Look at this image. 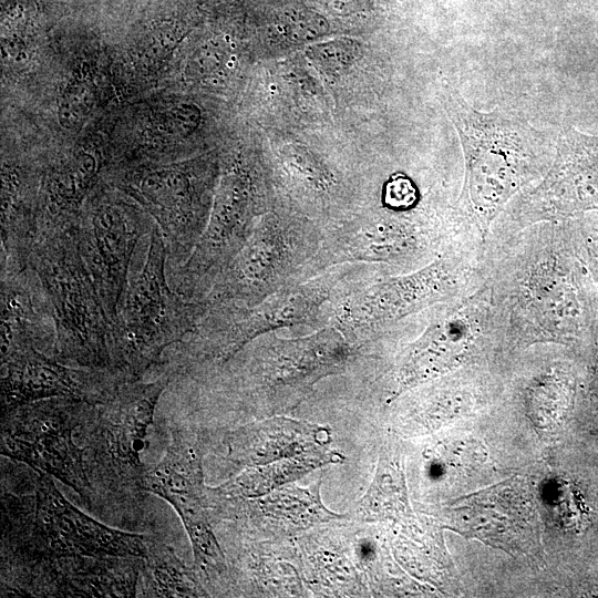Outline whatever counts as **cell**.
<instances>
[{"mask_svg":"<svg viewBox=\"0 0 598 598\" xmlns=\"http://www.w3.org/2000/svg\"><path fill=\"white\" fill-rule=\"evenodd\" d=\"M483 272L496 352L515 355L553 343L585 358L597 287L576 254L566 220L537 223L486 243Z\"/></svg>","mask_w":598,"mask_h":598,"instance_id":"6da1fadb","label":"cell"},{"mask_svg":"<svg viewBox=\"0 0 598 598\" xmlns=\"http://www.w3.org/2000/svg\"><path fill=\"white\" fill-rule=\"evenodd\" d=\"M445 93L464 158L455 209L465 234L484 248L506 205L546 175L557 138L513 112L499 107L481 112L453 87Z\"/></svg>","mask_w":598,"mask_h":598,"instance_id":"7a4b0ae2","label":"cell"},{"mask_svg":"<svg viewBox=\"0 0 598 598\" xmlns=\"http://www.w3.org/2000/svg\"><path fill=\"white\" fill-rule=\"evenodd\" d=\"M483 257L482 248L464 245L410 272L349 282L331 306L329 324L361 348L410 317L473 293L484 281Z\"/></svg>","mask_w":598,"mask_h":598,"instance_id":"3957f363","label":"cell"},{"mask_svg":"<svg viewBox=\"0 0 598 598\" xmlns=\"http://www.w3.org/2000/svg\"><path fill=\"white\" fill-rule=\"evenodd\" d=\"M142 264L133 259L127 283L111 329L113 369L126 381L141 380L164 353L190 336L206 313L173 289L166 272L167 252L157 227L148 233Z\"/></svg>","mask_w":598,"mask_h":598,"instance_id":"277c9868","label":"cell"},{"mask_svg":"<svg viewBox=\"0 0 598 598\" xmlns=\"http://www.w3.org/2000/svg\"><path fill=\"white\" fill-rule=\"evenodd\" d=\"M464 245L474 246L454 216L385 209L323 229L307 278L346 264L371 265L382 275L410 272Z\"/></svg>","mask_w":598,"mask_h":598,"instance_id":"5b68a950","label":"cell"},{"mask_svg":"<svg viewBox=\"0 0 598 598\" xmlns=\"http://www.w3.org/2000/svg\"><path fill=\"white\" fill-rule=\"evenodd\" d=\"M28 267L35 271L53 317L55 359L73 367L115 371L112 324L80 255L75 227L41 238Z\"/></svg>","mask_w":598,"mask_h":598,"instance_id":"8992f818","label":"cell"},{"mask_svg":"<svg viewBox=\"0 0 598 598\" xmlns=\"http://www.w3.org/2000/svg\"><path fill=\"white\" fill-rule=\"evenodd\" d=\"M349 276L340 265L289 285L252 307L207 309L194 332L173 347L178 362L225 363L266 333L297 326H328L331 306L350 282Z\"/></svg>","mask_w":598,"mask_h":598,"instance_id":"52a82bcc","label":"cell"},{"mask_svg":"<svg viewBox=\"0 0 598 598\" xmlns=\"http://www.w3.org/2000/svg\"><path fill=\"white\" fill-rule=\"evenodd\" d=\"M323 229L279 214L264 216L223 268L203 300L207 309L252 307L280 289L306 280Z\"/></svg>","mask_w":598,"mask_h":598,"instance_id":"ba28073f","label":"cell"},{"mask_svg":"<svg viewBox=\"0 0 598 598\" xmlns=\"http://www.w3.org/2000/svg\"><path fill=\"white\" fill-rule=\"evenodd\" d=\"M496 352L489 295L473 293L422 312V330L394 358L391 399Z\"/></svg>","mask_w":598,"mask_h":598,"instance_id":"9c48e42d","label":"cell"},{"mask_svg":"<svg viewBox=\"0 0 598 598\" xmlns=\"http://www.w3.org/2000/svg\"><path fill=\"white\" fill-rule=\"evenodd\" d=\"M169 373L155 381H124L103 402L93 404L82 423L87 452L86 472L100 486L120 496L144 491L147 470L141 454L155 406L171 380Z\"/></svg>","mask_w":598,"mask_h":598,"instance_id":"30bf717a","label":"cell"},{"mask_svg":"<svg viewBox=\"0 0 598 598\" xmlns=\"http://www.w3.org/2000/svg\"><path fill=\"white\" fill-rule=\"evenodd\" d=\"M17 536L11 542L17 559L91 556L144 558L151 537L111 528L81 512L55 487L50 475L40 473L32 514L20 511Z\"/></svg>","mask_w":598,"mask_h":598,"instance_id":"8fae6325","label":"cell"},{"mask_svg":"<svg viewBox=\"0 0 598 598\" xmlns=\"http://www.w3.org/2000/svg\"><path fill=\"white\" fill-rule=\"evenodd\" d=\"M595 210H598V136L567 126L557 137L546 175L506 205L485 243L501 241L537 223L564 221Z\"/></svg>","mask_w":598,"mask_h":598,"instance_id":"7c38bea8","label":"cell"},{"mask_svg":"<svg viewBox=\"0 0 598 598\" xmlns=\"http://www.w3.org/2000/svg\"><path fill=\"white\" fill-rule=\"evenodd\" d=\"M92 406L79 399L51 398L3 411L1 454L60 480L90 502L85 450L75 445L72 433Z\"/></svg>","mask_w":598,"mask_h":598,"instance_id":"4fadbf2b","label":"cell"},{"mask_svg":"<svg viewBox=\"0 0 598 598\" xmlns=\"http://www.w3.org/2000/svg\"><path fill=\"white\" fill-rule=\"evenodd\" d=\"M259 338L254 383L279 404L299 402L320 379L342 373L360 352L331 324L305 337L279 338L270 332Z\"/></svg>","mask_w":598,"mask_h":598,"instance_id":"5bb4252c","label":"cell"},{"mask_svg":"<svg viewBox=\"0 0 598 598\" xmlns=\"http://www.w3.org/2000/svg\"><path fill=\"white\" fill-rule=\"evenodd\" d=\"M151 229L138 212L109 197L95 198L78 219L75 238L79 251L112 326L136 246Z\"/></svg>","mask_w":598,"mask_h":598,"instance_id":"9a60e30c","label":"cell"},{"mask_svg":"<svg viewBox=\"0 0 598 598\" xmlns=\"http://www.w3.org/2000/svg\"><path fill=\"white\" fill-rule=\"evenodd\" d=\"M124 381L115 371L69 365L33 346L16 347L1 354L2 412L51 398L97 404Z\"/></svg>","mask_w":598,"mask_h":598,"instance_id":"2e32d148","label":"cell"},{"mask_svg":"<svg viewBox=\"0 0 598 598\" xmlns=\"http://www.w3.org/2000/svg\"><path fill=\"white\" fill-rule=\"evenodd\" d=\"M446 527L511 553L540 548L538 519L522 480L511 478L458 498L444 511Z\"/></svg>","mask_w":598,"mask_h":598,"instance_id":"e0dca14e","label":"cell"},{"mask_svg":"<svg viewBox=\"0 0 598 598\" xmlns=\"http://www.w3.org/2000/svg\"><path fill=\"white\" fill-rule=\"evenodd\" d=\"M126 187L157 221L167 252L168 271L192 255L207 224L192 172L178 168L143 172Z\"/></svg>","mask_w":598,"mask_h":598,"instance_id":"ac0fdd59","label":"cell"},{"mask_svg":"<svg viewBox=\"0 0 598 598\" xmlns=\"http://www.w3.org/2000/svg\"><path fill=\"white\" fill-rule=\"evenodd\" d=\"M33 346L55 358L53 317L35 271L1 270V354Z\"/></svg>","mask_w":598,"mask_h":598,"instance_id":"d6986e66","label":"cell"},{"mask_svg":"<svg viewBox=\"0 0 598 598\" xmlns=\"http://www.w3.org/2000/svg\"><path fill=\"white\" fill-rule=\"evenodd\" d=\"M143 488L167 501L182 519L212 511L209 488L204 485L202 453L184 431L171 435L164 457L147 467Z\"/></svg>","mask_w":598,"mask_h":598,"instance_id":"ffe728a7","label":"cell"},{"mask_svg":"<svg viewBox=\"0 0 598 598\" xmlns=\"http://www.w3.org/2000/svg\"><path fill=\"white\" fill-rule=\"evenodd\" d=\"M138 581L143 597H206L196 574L167 545L151 538Z\"/></svg>","mask_w":598,"mask_h":598,"instance_id":"44dd1931","label":"cell"},{"mask_svg":"<svg viewBox=\"0 0 598 598\" xmlns=\"http://www.w3.org/2000/svg\"><path fill=\"white\" fill-rule=\"evenodd\" d=\"M365 512L375 518H392L409 514L403 473L398 462L381 456L375 480L364 499Z\"/></svg>","mask_w":598,"mask_h":598,"instance_id":"7402d4cb","label":"cell"},{"mask_svg":"<svg viewBox=\"0 0 598 598\" xmlns=\"http://www.w3.org/2000/svg\"><path fill=\"white\" fill-rule=\"evenodd\" d=\"M189 537L197 569L205 573H221L225 569V557L213 533L209 517L197 516L183 519Z\"/></svg>","mask_w":598,"mask_h":598,"instance_id":"603a6c76","label":"cell"},{"mask_svg":"<svg viewBox=\"0 0 598 598\" xmlns=\"http://www.w3.org/2000/svg\"><path fill=\"white\" fill-rule=\"evenodd\" d=\"M566 221L576 254L598 288V215L585 213Z\"/></svg>","mask_w":598,"mask_h":598,"instance_id":"cb8c5ba5","label":"cell"},{"mask_svg":"<svg viewBox=\"0 0 598 598\" xmlns=\"http://www.w3.org/2000/svg\"><path fill=\"white\" fill-rule=\"evenodd\" d=\"M579 401L598 419V288L592 302L591 341L584 359Z\"/></svg>","mask_w":598,"mask_h":598,"instance_id":"d4e9b609","label":"cell"},{"mask_svg":"<svg viewBox=\"0 0 598 598\" xmlns=\"http://www.w3.org/2000/svg\"><path fill=\"white\" fill-rule=\"evenodd\" d=\"M588 434L592 437L594 445L598 447V427L589 430Z\"/></svg>","mask_w":598,"mask_h":598,"instance_id":"484cf974","label":"cell"}]
</instances>
